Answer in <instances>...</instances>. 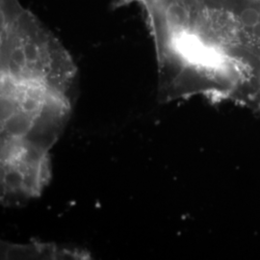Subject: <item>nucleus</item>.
Returning <instances> with one entry per match:
<instances>
[{
    "mask_svg": "<svg viewBox=\"0 0 260 260\" xmlns=\"http://www.w3.org/2000/svg\"><path fill=\"white\" fill-rule=\"evenodd\" d=\"M0 47L1 80L46 88L74 101L75 61L20 0H0Z\"/></svg>",
    "mask_w": 260,
    "mask_h": 260,
    "instance_id": "f257e3e1",
    "label": "nucleus"
},
{
    "mask_svg": "<svg viewBox=\"0 0 260 260\" xmlns=\"http://www.w3.org/2000/svg\"><path fill=\"white\" fill-rule=\"evenodd\" d=\"M72 107L73 100L45 88L1 80V145L49 153Z\"/></svg>",
    "mask_w": 260,
    "mask_h": 260,
    "instance_id": "f03ea898",
    "label": "nucleus"
},
{
    "mask_svg": "<svg viewBox=\"0 0 260 260\" xmlns=\"http://www.w3.org/2000/svg\"><path fill=\"white\" fill-rule=\"evenodd\" d=\"M5 253L4 255L10 256L12 258L15 256L21 257V256H42L47 258H71V259H84L88 258V253L83 251H76V250H70V249H59L58 247L53 246L51 244H42V243H32L31 245H10L7 247L5 244Z\"/></svg>",
    "mask_w": 260,
    "mask_h": 260,
    "instance_id": "7ed1b4c3",
    "label": "nucleus"
}]
</instances>
